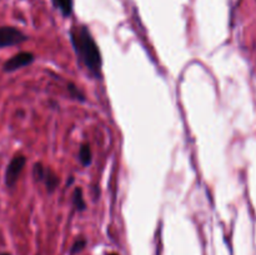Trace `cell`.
<instances>
[{
	"instance_id": "cell-1",
	"label": "cell",
	"mask_w": 256,
	"mask_h": 255,
	"mask_svg": "<svg viewBox=\"0 0 256 255\" xmlns=\"http://www.w3.org/2000/svg\"><path fill=\"white\" fill-rule=\"evenodd\" d=\"M70 40L82 65L86 68L92 76L100 79L102 66V52L90 30L85 25L72 26L70 30Z\"/></svg>"
},
{
	"instance_id": "cell-2",
	"label": "cell",
	"mask_w": 256,
	"mask_h": 255,
	"mask_svg": "<svg viewBox=\"0 0 256 255\" xmlns=\"http://www.w3.org/2000/svg\"><path fill=\"white\" fill-rule=\"evenodd\" d=\"M25 164H26V158L24 155H16L10 160L9 165L5 170V185L8 188H12L16 184Z\"/></svg>"
},
{
	"instance_id": "cell-3",
	"label": "cell",
	"mask_w": 256,
	"mask_h": 255,
	"mask_svg": "<svg viewBox=\"0 0 256 255\" xmlns=\"http://www.w3.org/2000/svg\"><path fill=\"white\" fill-rule=\"evenodd\" d=\"M28 36L14 26H0V49L26 42Z\"/></svg>"
},
{
	"instance_id": "cell-4",
	"label": "cell",
	"mask_w": 256,
	"mask_h": 255,
	"mask_svg": "<svg viewBox=\"0 0 256 255\" xmlns=\"http://www.w3.org/2000/svg\"><path fill=\"white\" fill-rule=\"evenodd\" d=\"M34 59L35 58L32 52H20L4 62V65H2V70L6 72H15V70L22 69V68L30 65L32 62H34Z\"/></svg>"
},
{
	"instance_id": "cell-5",
	"label": "cell",
	"mask_w": 256,
	"mask_h": 255,
	"mask_svg": "<svg viewBox=\"0 0 256 255\" xmlns=\"http://www.w3.org/2000/svg\"><path fill=\"white\" fill-rule=\"evenodd\" d=\"M32 175L36 180H40L45 184L46 189L49 192H54L55 188L59 184V179H58L56 175L52 172L50 169H46V168L42 166V164H35L34 169H32Z\"/></svg>"
},
{
	"instance_id": "cell-6",
	"label": "cell",
	"mask_w": 256,
	"mask_h": 255,
	"mask_svg": "<svg viewBox=\"0 0 256 255\" xmlns=\"http://www.w3.org/2000/svg\"><path fill=\"white\" fill-rule=\"evenodd\" d=\"M52 2L64 16H70L72 15L74 0H52Z\"/></svg>"
},
{
	"instance_id": "cell-7",
	"label": "cell",
	"mask_w": 256,
	"mask_h": 255,
	"mask_svg": "<svg viewBox=\"0 0 256 255\" xmlns=\"http://www.w3.org/2000/svg\"><path fill=\"white\" fill-rule=\"evenodd\" d=\"M79 159L84 166H89L92 162V148L89 144H82L79 152Z\"/></svg>"
},
{
	"instance_id": "cell-8",
	"label": "cell",
	"mask_w": 256,
	"mask_h": 255,
	"mask_svg": "<svg viewBox=\"0 0 256 255\" xmlns=\"http://www.w3.org/2000/svg\"><path fill=\"white\" fill-rule=\"evenodd\" d=\"M72 202H74L75 208H76L78 210H85L86 204H85L84 202V198H82V190L80 189V188H76V189L74 190V194H72Z\"/></svg>"
},
{
	"instance_id": "cell-9",
	"label": "cell",
	"mask_w": 256,
	"mask_h": 255,
	"mask_svg": "<svg viewBox=\"0 0 256 255\" xmlns=\"http://www.w3.org/2000/svg\"><path fill=\"white\" fill-rule=\"evenodd\" d=\"M68 89H69L70 94H72V98H75V99L80 100V102H84V100H85L84 94H82V92H80V90L78 89V88L75 86L74 84H69V85H68Z\"/></svg>"
},
{
	"instance_id": "cell-10",
	"label": "cell",
	"mask_w": 256,
	"mask_h": 255,
	"mask_svg": "<svg viewBox=\"0 0 256 255\" xmlns=\"http://www.w3.org/2000/svg\"><path fill=\"white\" fill-rule=\"evenodd\" d=\"M85 244H86V242H85L84 239L76 240V242H75V244L72 245V254H76V252H82V250L84 249Z\"/></svg>"
},
{
	"instance_id": "cell-11",
	"label": "cell",
	"mask_w": 256,
	"mask_h": 255,
	"mask_svg": "<svg viewBox=\"0 0 256 255\" xmlns=\"http://www.w3.org/2000/svg\"><path fill=\"white\" fill-rule=\"evenodd\" d=\"M0 255H10V254H8V252H2V254H0Z\"/></svg>"
},
{
	"instance_id": "cell-12",
	"label": "cell",
	"mask_w": 256,
	"mask_h": 255,
	"mask_svg": "<svg viewBox=\"0 0 256 255\" xmlns=\"http://www.w3.org/2000/svg\"><path fill=\"white\" fill-rule=\"evenodd\" d=\"M109 255H118V254H115V252H112V254H109Z\"/></svg>"
}]
</instances>
